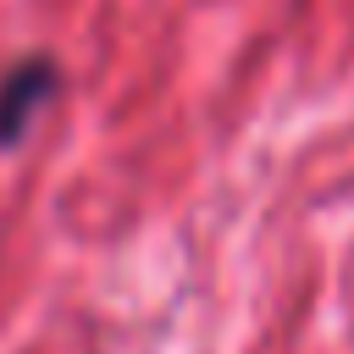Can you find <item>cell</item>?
<instances>
[{"instance_id":"cell-1","label":"cell","mask_w":354,"mask_h":354,"mask_svg":"<svg viewBox=\"0 0 354 354\" xmlns=\"http://www.w3.org/2000/svg\"><path fill=\"white\" fill-rule=\"evenodd\" d=\"M61 100V66L50 55H22L6 77H0V149H11L17 138H28V127L39 122L44 105Z\"/></svg>"}]
</instances>
